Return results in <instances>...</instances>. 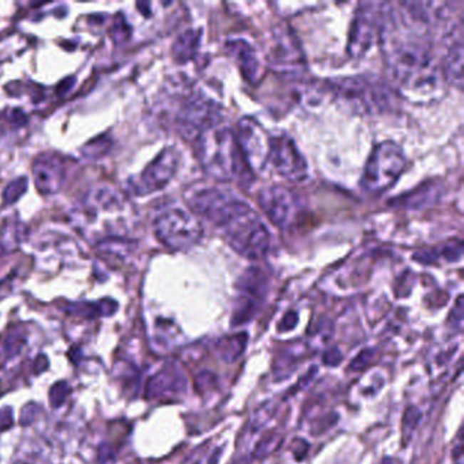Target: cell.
<instances>
[{"instance_id": "obj_1", "label": "cell", "mask_w": 464, "mask_h": 464, "mask_svg": "<svg viewBox=\"0 0 464 464\" xmlns=\"http://www.w3.org/2000/svg\"><path fill=\"white\" fill-rule=\"evenodd\" d=\"M381 43L391 79L404 97L425 103L441 94L445 81L426 30L389 11Z\"/></svg>"}, {"instance_id": "obj_2", "label": "cell", "mask_w": 464, "mask_h": 464, "mask_svg": "<svg viewBox=\"0 0 464 464\" xmlns=\"http://www.w3.org/2000/svg\"><path fill=\"white\" fill-rule=\"evenodd\" d=\"M188 209L218 227L237 254L257 260L269 254V227L239 195L221 187H203L187 196Z\"/></svg>"}, {"instance_id": "obj_3", "label": "cell", "mask_w": 464, "mask_h": 464, "mask_svg": "<svg viewBox=\"0 0 464 464\" xmlns=\"http://www.w3.org/2000/svg\"><path fill=\"white\" fill-rule=\"evenodd\" d=\"M196 142L199 160L212 179L229 182L245 177L244 173L248 166L241 154L234 131L218 124L200 135Z\"/></svg>"}, {"instance_id": "obj_4", "label": "cell", "mask_w": 464, "mask_h": 464, "mask_svg": "<svg viewBox=\"0 0 464 464\" xmlns=\"http://www.w3.org/2000/svg\"><path fill=\"white\" fill-rule=\"evenodd\" d=\"M329 88L338 103L356 115H380L391 109L393 103L388 86L365 76L332 81Z\"/></svg>"}, {"instance_id": "obj_5", "label": "cell", "mask_w": 464, "mask_h": 464, "mask_svg": "<svg viewBox=\"0 0 464 464\" xmlns=\"http://www.w3.org/2000/svg\"><path fill=\"white\" fill-rule=\"evenodd\" d=\"M128 203L124 195L120 194L118 190L110 187H96L90 190L85 197L81 200L79 206L75 209L74 221L75 226H78L83 232H89L93 225H98L100 215L101 214H109L110 217H116L120 214H124L127 211ZM112 229L113 237H127V230L123 229L124 225L121 224V220H113V218H104V226H109Z\"/></svg>"}, {"instance_id": "obj_6", "label": "cell", "mask_w": 464, "mask_h": 464, "mask_svg": "<svg viewBox=\"0 0 464 464\" xmlns=\"http://www.w3.org/2000/svg\"><path fill=\"white\" fill-rule=\"evenodd\" d=\"M154 233L166 248L188 251L203 237V226L191 210L166 205L154 218Z\"/></svg>"}, {"instance_id": "obj_7", "label": "cell", "mask_w": 464, "mask_h": 464, "mask_svg": "<svg viewBox=\"0 0 464 464\" xmlns=\"http://www.w3.org/2000/svg\"><path fill=\"white\" fill-rule=\"evenodd\" d=\"M407 167L403 150L395 142H383L371 153L362 177L361 188L368 194L380 195L399 180Z\"/></svg>"}, {"instance_id": "obj_8", "label": "cell", "mask_w": 464, "mask_h": 464, "mask_svg": "<svg viewBox=\"0 0 464 464\" xmlns=\"http://www.w3.org/2000/svg\"><path fill=\"white\" fill-rule=\"evenodd\" d=\"M388 15L387 3L368 1L359 4L349 36L347 51L351 58L359 59L377 43H381Z\"/></svg>"}, {"instance_id": "obj_9", "label": "cell", "mask_w": 464, "mask_h": 464, "mask_svg": "<svg viewBox=\"0 0 464 464\" xmlns=\"http://www.w3.org/2000/svg\"><path fill=\"white\" fill-rule=\"evenodd\" d=\"M221 106L203 94L191 96L180 109L177 128L185 140L196 142L200 135L221 124Z\"/></svg>"}, {"instance_id": "obj_10", "label": "cell", "mask_w": 464, "mask_h": 464, "mask_svg": "<svg viewBox=\"0 0 464 464\" xmlns=\"http://www.w3.org/2000/svg\"><path fill=\"white\" fill-rule=\"evenodd\" d=\"M179 167V154L175 149H165L135 179L130 180V190L138 196L158 192L175 177Z\"/></svg>"}, {"instance_id": "obj_11", "label": "cell", "mask_w": 464, "mask_h": 464, "mask_svg": "<svg viewBox=\"0 0 464 464\" xmlns=\"http://www.w3.org/2000/svg\"><path fill=\"white\" fill-rule=\"evenodd\" d=\"M259 206L269 221L281 229H289L299 220L301 200L299 195L282 185L263 188L257 195Z\"/></svg>"}, {"instance_id": "obj_12", "label": "cell", "mask_w": 464, "mask_h": 464, "mask_svg": "<svg viewBox=\"0 0 464 464\" xmlns=\"http://www.w3.org/2000/svg\"><path fill=\"white\" fill-rule=\"evenodd\" d=\"M269 164L289 182H301L308 177V163L296 142L287 135L271 138Z\"/></svg>"}, {"instance_id": "obj_13", "label": "cell", "mask_w": 464, "mask_h": 464, "mask_svg": "<svg viewBox=\"0 0 464 464\" xmlns=\"http://www.w3.org/2000/svg\"><path fill=\"white\" fill-rule=\"evenodd\" d=\"M245 164L252 172H260L269 164L271 138L266 130L251 118H242L234 131Z\"/></svg>"}, {"instance_id": "obj_14", "label": "cell", "mask_w": 464, "mask_h": 464, "mask_svg": "<svg viewBox=\"0 0 464 464\" xmlns=\"http://www.w3.org/2000/svg\"><path fill=\"white\" fill-rule=\"evenodd\" d=\"M33 175L36 187L41 194H58L66 181V163L59 154L44 153L36 158Z\"/></svg>"}, {"instance_id": "obj_15", "label": "cell", "mask_w": 464, "mask_h": 464, "mask_svg": "<svg viewBox=\"0 0 464 464\" xmlns=\"http://www.w3.org/2000/svg\"><path fill=\"white\" fill-rule=\"evenodd\" d=\"M226 51L239 64L244 78L256 83L262 75V63L254 46L245 40H230L226 43Z\"/></svg>"}, {"instance_id": "obj_16", "label": "cell", "mask_w": 464, "mask_h": 464, "mask_svg": "<svg viewBox=\"0 0 464 464\" xmlns=\"http://www.w3.org/2000/svg\"><path fill=\"white\" fill-rule=\"evenodd\" d=\"M269 60L274 66L286 70L301 67L299 64L302 63V53L289 31L279 30L275 33Z\"/></svg>"}, {"instance_id": "obj_17", "label": "cell", "mask_w": 464, "mask_h": 464, "mask_svg": "<svg viewBox=\"0 0 464 464\" xmlns=\"http://www.w3.org/2000/svg\"><path fill=\"white\" fill-rule=\"evenodd\" d=\"M25 225L14 212H0V256L15 251L25 239Z\"/></svg>"}, {"instance_id": "obj_18", "label": "cell", "mask_w": 464, "mask_h": 464, "mask_svg": "<svg viewBox=\"0 0 464 464\" xmlns=\"http://www.w3.org/2000/svg\"><path fill=\"white\" fill-rule=\"evenodd\" d=\"M463 40L460 37L450 44L440 66L444 81L458 89L463 86Z\"/></svg>"}, {"instance_id": "obj_19", "label": "cell", "mask_w": 464, "mask_h": 464, "mask_svg": "<svg viewBox=\"0 0 464 464\" xmlns=\"http://www.w3.org/2000/svg\"><path fill=\"white\" fill-rule=\"evenodd\" d=\"M199 41H200V33L196 30H187L182 34H180L179 38L173 45L175 59L180 63H185L192 59L197 51Z\"/></svg>"}, {"instance_id": "obj_20", "label": "cell", "mask_w": 464, "mask_h": 464, "mask_svg": "<svg viewBox=\"0 0 464 464\" xmlns=\"http://www.w3.org/2000/svg\"><path fill=\"white\" fill-rule=\"evenodd\" d=\"M97 248H98L100 254L113 256L118 259H124L133 254V251L135 249V242L133 239H127V237H110V239L98 241Z\"/></svg>"}, {"instance_id": "obj_21", "label": "cell", "mask_w": 464, "mask_h": 464, "mask_svg": "<svg viewBox=\"0 0 464 464\" xmlns=\"http://www.w3.org/2000/svg\"><path fill=\"white\" fill-rule=\"evenodd\" d=\"M28 190V179L26 177H18L13 182L9 184V187L4 190V203L13 205L16 200L21 199V196L26 192Z\"/></svg>"}, {"instance_id": "obj_22", "label": "cell", "mask_w": 464, "mask_h": 464, "mask_svg": "<svg viewBox=\"0 0 464 464\" xmlns=\"http://www.w3.org/2000/svg\"><path fill=\"white\" fill-rule=\"evenodd\" d=\"M109 146H110V140L109 139L100 138V139L91 140L90 143L86 145V148L83 149V155L88 157V158L103 157L105 153L109 150Z\"/></svg>"}, {"instance_id": "obj_23", "label": "cell", "mask_w": 464, "mask_h": 464, "mask_svg": "<svg viewBox=\"0 0 464 464\" xmlns=\"http://www.w3.org/2000/svg\"><path fill=\"white\" fill-rule=\"evenodd\" d=\"M67 393H68V386L64 381H59V383L53 384V387L51 388V392H49L51 404L53 407H59V406L64 403V401L67 398Z\"/></svg>"}, {"instance_id": "obj_24", "label": "cell", "mask_w": 464, "mask_h": 464, "mask_svg": "<svg viewBox=\"0 0 464 464\" xmlns=\"http://www.w3.org/2000/svg\"><path fill=\"white\" fill-rule=\"evenodd\" d=\"M13 425V414L10 407H6L3 411H0V431H6Z\"/></svg>"}, {"instance_id": "obj_25", "label": "cell", "mask_w": 464, "mask_h": 464, "mask_svg": "<svg viewBox=\"0 0 464 464\" xmlns=\"http://www.w3.org/2000/svg\"><path fill=\"white\" fill-rule=\"evenodd\" d=\"M100 462L101 464H113V453L106 444L100 448Z\"/></svg>"}]
</instances>
